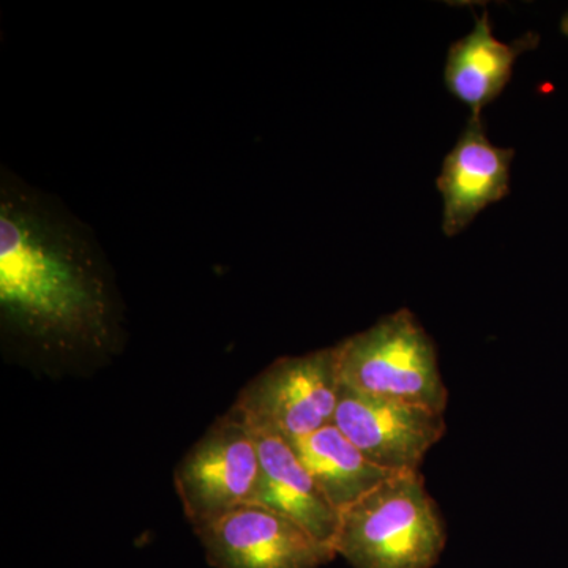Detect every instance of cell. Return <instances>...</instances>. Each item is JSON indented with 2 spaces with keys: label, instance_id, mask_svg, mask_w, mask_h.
Listing matches in <instances>:
<instances>
[{
  "label": "cell",
  "instance_id": "8992f818",
  "mask_svg": "<svg viewBox=\"0 0 568 568\" xmlns=\"http://www.w3.org/2000/svg\"><path fill=\"white\" fill-rule=\"evenodd\" d=\"M334 424L373 465L394 474L417 473L447 428L443 413L343 386Z\"/></svg>",
  "mask_w": 568,
  "mask_h": 568
},
{
  "label": "cell",
  "instance_id": "9c48e42d",
  "mask_svg": "<svg viewBox=\"0 0 568 568\" xmlns=\"http://www.w3.org/2000/svg\"><path fill=\"white\" fill-rule=\"evenodd\" d=\"M250 428L256 439L261 463L254 504L293 519L320 544L334 549L339 511L332 506L286 439L253 425Z\"/></svg>",
  "mask_w": 568,
  "mask_h": 568
},
{
  "label": "cell",
  "instance_id": "52a82bcc",
  "mask_svg": "<svg viewBox=\"0 0 568 568\" xmlns=\"http://www.w3.org/2000/svg\"><path fill=\"white\" fill-rule=\"evenodd\" d=\"M215 568H320L335 558L293 519L248 504L194 530Z\"/></svg>",
  "mask_w": 568,
  "mask_h": 568
},
{
  "label": "cell",
  "instance_id": "3957f363",
  "mask_svg": "<svg viewBox=\"0 0 568 568\" xmlns=\"http://www.w3.org/2000/svg\"><path fill=\"white\" fill-rule=\"evenodd\" d=\"M335 349L339 386L446 413L435 343L409 310H396Z\"/></svg>",
  "mask_w": 568,
  "mask_h": 568
},
{
  "label": "cell",
  "instance_id": "277c9868",
  "mask_svg": "<svg viewBox=\"0 0 568 568\" xmlns=\"http://www.w3.org/2000/svg\"><path fill=\"white\" fill-rule=\"evenodd\" d=\"M261 463L253 429L227 410L185 455L174 470V487L193 529L254 504Z\"/></svg>",
  "mask_w": 568,
  "mask_h": 568
},
{
  "label": "cell",
  "instance_id": "5b68a950",
  "mask_svg": "<svg viewBox=\"0 0 568 568\" xmlns=\"http://www.w3.org/2000/svg\"><path fill=\"white\" fill-rule=\"evenodd\" d=\"M339 376L335 347L283 357L250 381L233 409L287 443L334 424Z\"/></svg>",
  "mask_w": 568,
  "mask_h": 568
},
{
  "label": "cell",
  "instance_id": "8fae6325",
  "mask_svg": "<svg viewBox=\"0 0 568 568\" xmlns=\"http://www.w3.org/2000/svg\"><path fill=\"white\" fill-rule=\"evenodd\" d=\"M290 444L339 514L395 476L373 465L335 424Z\"/></svg>",
  "mask_w": 568,
  "mask_h": 568
},
{
  "label": "cell",
  "instance_id": "7c38bea8",
  "mask_svg": "<svg viewBox=\"0 0 568 568\" xmlns=\"http://www.w3.org/2000/svg\"><path fill=\"white\" fill-rule=\"evenodd\" d=\"M560 29H562L564 36L568 37V11L566 17H564L562 22H560Z\"/></svg>",
  "mask_w": 568,
  "mask_h": 568
},
{
  "label": "cell",
  "instance_id": "7a4b0ae2",
  "mask_svg": "<svg viewBox=\"0 0 568 568\" xmlns=\"http://www.w3.org/2000/svg\"><path fill=\"white\" fill-rule=\"evenodd\" d=\"M446 541L443 515L417 470L388 477L343 510L334 551L353 568H433Z\"/></svg>",
  "mask_w": 568,
  "mask_h": 568
},
{
  "label": "cell",
  "instance_id": "ba28073f",
  "mask_svg": "<svg viewBox=\"0 0 568 568\" xmlns=\"http://www.w3.org/2000/svg\"><path fill=\"white\" fill-rule=\"evenodd\" d=\"M514 149L496 148L480 115H470L462 136L444 160L437 190L444 197V233L452 237L508 193Z\"/></svg>",
  "mask_w": 568,
  "mask_h": 568
},
{
  "label": "cell",
  "instance_id": "6da1fadb",
  "mask_svg": "<svg viewBox=\"0 0 568 568\" xmlns=\"http://www.w3.org/2000/svg\"><path fill=\"white\" fill-rule=\"evenodd\" d=\"M0 310L10 331L43 349L95 353L114 338V298L95 246L18 182L0 192Z\"/></svg>",
  "mask_w": 568,
  "mask_h": 568
},
{
  "label": "cell",
  "instance_id": "30bf717a",
  "mask_svg": "<svg viewBox=\"0 0 568 568\" xmlns=\"http://www.w3.org/2000/svg\"><path fill=\"white\" fill-rule=\"evenodd\" d=\"M538 41L540 37L534 32L514 43L497 40L488 11H485L477 18L473 31L448 50L444 73L448 92L467 104L473 115H480V111L506 89L519 55L537 48Z\"/></svg>",
  "mask_w": 568,
  "mask_h": 568
}]
</instances>
